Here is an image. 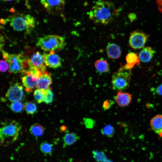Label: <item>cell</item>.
Returning a JSON list of instances; mask_svg holds the SVG:
<instances>
[{"label":"cell","instance_id":"cell-1","mask_svg":"<svg viewBox=\"0 0 162 162\" xmlns=\"http://www.w3.org/2000/svg\"><path fill=\"white\" fill-rule=\"evenodd\" d=\"M118 14L112 2L104 0L97 1L88 12L89 18L96 24L106 25L112 22Z\"/></svg>","mask_w":162,"mask_h":162},{"label":"cell","instance_id":"cell-2","mask_svg":"<svg viewBox=\"0 0 162 162\" xmlns=\"http://www.w3.org/2000/svg\"><path fill=\"white\" fill-rule=\"evenodd\" d=\"M2 126L0 129L1 145L7 146L16 140L22 127L14 120L3 122Z\"/></svg>","mask_w":162,"mask_h":162},{"label":"cell","instance_id":"cell-3","mask_svg":"<svg viewBox=\"0 0 162 162\" xmlns=\"http://www.w3.org/2000/svg\"><path fill=\"white\" fill-rule=\"evenodd\" d=\"M10 25L15 31L25 32L29 33L35 25V20L30 14L17 13L11 16L7 19Z\"/></svg>","mask_w":162,"mask_h":162},{"label":"cell","instance_id":"cell-4","mask_svg":"<svg viewBox=\"0 0 162 162\" xmlns=\"http://www.w3.org/2000/svg\"><path fill=\"white\" fill-rule=\"evenodd\" d=\"M36 45L46 52H55L62 50L64 47V38L54 35H48L38 39Z\"/></svg>","mask_w":162,"mask_h":162},{"label":"cell","instance_id":"cell-5","mask_svg":"<svg viewBox=\"0 0 162 162\" xmlns=\"http://www.w3.org/2000/svg\"><path fill=\"white\" fill-rule=\"evenodd\" d=\"M131 75V70L126 68L124 66L121 67L112 75V88L118 92L127 89L129 86Z\"/></svg>","mask_w":162,"mask_h":162},{"label":"cell","instance_id":"cell-6","mask_svg":"<svg viewBox=\"0 0 162 162\" xmlns=\"http://www.w3.org/2000/svg\"><path fill=\"white\" fill-rule=\"evenodd\" d=\"M3 57L9 65V72L10 74H17L22 72L25 67V62L18 54H9L1 50Z\"/></svg>","mask_w":162,"mask_h":162},{"label":"cell","instance_id":"cell-7","mask_svg":"<svg viewBox=\"0 0 162 162\" xmlns=\"http://www.w3.org/2000/svg\"><path fill=\"white\" fill-rule=\"evenodd\" d=\"M148 38L147 34L143 32L136 30L130 34L129 44L133 49L136 50L144 47Z\"/></svg>","mask_w":162,"mask_h":162},{"label":"cell","instance_id":"cell-8","mask_svg":"<svg viewBox=\"0 0 162 162\" xmlns=\"http://www.w3.org/2000/svg\"><path fill=\"white\" fill-rule=\"evenodd\" d=\"M40 2L47 12L55 14H61L65 5L64 0H40Z\"/></svg>","mask_w":162,"mask_h":162},{"label":"cell","instance_id":"cell-9","mask_svg":"<svg viewBox=\"0 0 162 162\" xmlns=\"http://www.w3.org/2000/svg\"><path fill=\"white\" fill-rule=\"evenodd\" d=\"M6 96L12 102L20 101L24 96L22 86L19 83L14 84L8 89Z\"/></svg>","mask_w":162,"mask_h":162},{"label":"cell","instance_id":"cell-10","mask_svg":"<svg viewBox=\"0 0 162 162\" xmlns=\"http://www.w3.org/2000/svg\"><path fill=\"white\" fill-rule=\"evenodd\" d=\"M27 62L29 68L38 70L42 72L45 71L46 65L44 63L42 55L39 52L34 53Z\"/></svg>","mask_w":162,"mask_h":162},{"label":"cell","instance_id":"cell-11","mask_svg":"<svg viewBox=\"0 0 162 162\" xmlns=\"http://www.w3.org/2000/svg\"><path fill=\"white\" fill-rule=\"evenodd\" d=\"M24 75L22 77V81L26 91L28 93L31 92L32 89L37 87L38 78L31 74L28 70H23L22 71Z\"/></svg>","mask_w":162,"mask_h":162},{"label":"cell","instance_id":"cell-12","mask_svg":"<svg viewBox=\"0 0 162 162\" xmlns=\"http://www.w3.org/2000/svg\"><path fill=\"white\" fill-rule=\"evenodd\" d=\"M55 52H44L43 56L44 63L46 66L50 68L56 69L61 66V59L60 57Z\"/></svg>","mask_w":162,"mask_h":162},{"label":"cell","instance_id":"cell-13","mask_svg":"<svg viewBox=\"0 0 162 162\" xmlns=\"http://www.w3.org/2000/svg\"><path fill=\"white\" fill-rule=\"evenodd\" d=\"M114 99L120 107H124L128 105L132 100L131 94L128 92L119 91L114 97Z\"/></svg>","mask_w":162,"mask_h":162},{"label":"cell","instance_id":"cell-14","mask_svg":"<svg viewBox=\"0 0 162 162\" xmlns=\"http://www.w3.org/2000/svg\"><path fill=\"white\" fill-rule=\"evenodd\" d=\"M52 83V80L50 74L45 71L38 79L36 87L38 89L45 90L49 88Z\"/></svg>","mask_w":162,"mask_h":162},{"label":"cell","instance_id":"cell-15","mask_svg":"<svg viewBox=\"0 0 162 162\" xmlns=\"http://www.w3.org/2000/svg\"><path fill=\"white\" fill-rule=\"evenodd\" d=\"M106 51L108 57L111 59H118L120 57L122 54L120 47L113 43L108 44L106 47Z\"/></svg>","mask_w":162,"mask_h":162},{"label":"cell","instance_id":"cell-16","mask_svg":"<svg viewBox=\"0 0 162 162\" xmlns=\"http://www.w3.org/2000/svg\"><path fill=\"white\" fill-rule=\"evenodd\" d=\"M126 63L124 66L127 69L131 70L136 65L139 66L140 60L137 54L133 52H130L125 57Z\"/></svg>","mask_w":162,"mask_h":162},{"label":"cell","instance_id":"cell-17","mask_svg":"<svg viewBox=\"0 0 162 162\" xmlns=\"http://www.w3.org/2000/svg\"><path fill=\"white\" fill-rule=\"evenodd\" d=\"M155 53V51L149 46L142 48L139 53V56L140 60L143 62H149Z\"/></svg>","mask_w":162,"mask_h":162},{"label":"cell","instance_id":"cell-18","mask_svg":"<svg viewBox=\"0 0 162 162\" xmlns=\"http://www.w3.org/2000/svg\"><path fill=\"white\" fill-rule=\"evenodd\" d=\"M150 126L152 129L158 134L162 131V115L158 114L151 120Z\"/></svg>","mask_w":162,"mask_h":162},{"label":"cell","instance_id":"cell-19","mask_svg":"<svg viewBox=\"0 0 162 162\" xmlns=\"http://www.w3.org/2000/svg\"><path fill=\"white\" fill-rule=\"evenodd\" d=\"M64 143L63 148L73 144L79 140L80 136L74 132H67L63 138Z\"/></svg>","mask_w":162,"mask_h":162},{"label":"cell","instance_id":"cell-20","mask_svg":"<svg viewBox=\"0 0 162 162\" xmlns=\"http://www.w3.org/2000/svg\"><path fill=\"white\" fill-rule=\"evenodd\" d=\"M94 65L96 70L100 73L107 72L110 69L109 63L106 60L103 58L97 60L95 62Z\"/></svg>","mask_w":162,"mask_h":162},{"label":"cell","instance_id":"cell-21","mask_svg":"<svg viewBox=\"0 0 162 162\" xmlns=\"http://www.w3.org/2000/svg\"><path fill=\"white\" fill-rule=\"evenodd\" d=\"M29 131L34 136L39 137L43 134L44 130L43 127L40 124L35 123L31 126Z\"/></svg>","mask_w":162,"mask_h":162},{"label":"cell","instance_id":"cell-22","mask_svg":"<svg viewBox=\"0 0 162 162\" xmlns=\"http://www.w3.org/2000/svg\"><path fill=\"white\" fill-rule=\"evenodd\" d=\"M53 145L47 141L42 142L40 145V149L41 152L45 155L51 156L53 152Z\"/></svg>","mask_w":162,"mask_h":162},{"label":"cell","instance_id":"cell-23","mask_svg":"<svg viewBox=\"0 0 162 162\" xmlns=\"http://www.w3.org/2000/svg\"><path fill=\"white\" fill-rule=\"evenodd\" d=\"M101 133L103 135L110 138L114 136L115 133V130L112 125L107 124L101 129Z\"/></svg>","mask_w":162,"mask_h":162},{"label":"cell","instance_id":"cell-24","mask_svg":"<svg viewBox=\"0 0 162 162\" xmlns=\"http://www.w3.org/2000/svg\"><path fill=\"white\" fill-rule=\"evenodd\" d=\"M24 109L28 114H33L37 112V108L36 104L31 101H27L24 104Z\"/></svg>","mask_w":162,"mask_h":162},{"label":"cell","instance_id":"cell-25","mask_svg":"<svg viewBox=\"0 0 162 162\" xmlns=\"http://www.w3.org/2000/svg\"><path fill=\"white\" fill-rule=\"evenodd\" d=\"M11 110L15 113L21 112L24 109V105L20 101L12 102L10 105Z\"/></svg>","mask_w":162,"mask_h":162},{"label":"cell","instance_id":"cell-26","mask_svg":"<svg viewBox=\"0 0 162 162\" xmlns=\"http://www.w3.org/2000/svg\"><path fill=\"white\" fill-rule=\"evenodd\" d=\"M34 98L39 104L44 102L45 96V90L39 89L34 90Z\"/></svg>","mask_w":162,"mask_h":162},{"label":"cell","instance_id":"cell-27","mask_svg":"<svg viewBox=\"0 0 162 162\" xmlns=\"http://www.w3.org/2000/svg\"><path fill=\"white\" fill-rule=\"evenodd\" d=\"M92 153L94 158L97 161L101 162L107 161L106 156L103 152L95 150L93 151Z\"/></svg>","mask_w":162,"mask_h":162},{"label":"cell","instance_id":"cell-28","mask_svg":"<svg viewBox=\"0 0 162 162\" xmlns=\"http://www.w3.org/2000/svg\"><path fill=\"white\" fill-rule=\"evenodd\" d=\"M53 94L50 88L45 90V96L44 102L48 104L51 103L53 100Z\"/></svg>","mask_w":162,"mask_h":162},{"label":"cell","instance_id":"cell-29","mask_svg":"<svg viewBox=\"0 0 162 162\" xmlns=\"http://www.w3.org/2000/svg\"><path fill=\"white\" fill-rule=\"evenodd\" d=\"M83 122L85 127L87 129L93 128L95 124V122L94 119L89 118H84Z\"/></svg>","mask_w":162,"mask_h":162},{"label":"cell","instance_id":"cell-30","mask_svg":"<svg viewBox=\"0 0 162 162\" xmlns=\"http://www.w3.org/2000/svg\"><path fill=\"white\" fill-rule=\"evenodd\" d=\"M114 103V100H112L107 99L104 101L103 103L102 107L104 110L109 109Z\"/></svg>","mask_w":162,"mask_h":162},{"label":"cell","instance_id":"cell-31","mask_svg":"<svg viewBox=\"0 0 162 162\" xmlns=\"http://www.w3.org/2000/svg\"><path fill=\"white\" fill-rule=\"evenodd\" d=\"M9 68V65L5 60H1L0 61V70L1 72H5Z\"/></svg>","mask_w":162,"mask_h":162},{"label":"cell","instance_id":"cell-32","mask_svg":"<svg viewBox=\"0 0 162 162\" xmlns=\"http://www.w3.org/2000/svg\"><path fill=\"white\" fill-rule=\"evenodd\" d=\"M155 91L156 94L162 96V84L159 85L155 89Z\"/></svg>","mask_w":162,"mask_h":162},{"label":"cell","instance_id":"cell-33","mask_svg":"<svg viewBox=\"0 0 162 162\" xmlns=\"http://www.w3.org/2000/svg\"><path fill=\"white\" fill-rule=\"evenodd\" d=\"M159 11L162 14V0H155Z\"/></svg>","mask_w":162,"mask_h":162},{"label":"cell","instance_id":"cell-34","mask_svg":"<svg viewBox=\"0 0 162 162\" xmlns=\"http://www.w3.org/2000/svg\"><path fill=\"white\" fill-rule=\"evenodd\" d=\"M67 129V128L65 126H62L61 127V130H62V131H64L66 130Z\"/></svg>","mask_w":162,"mask_h":162},{"label":"cell","instance_id":"cell-35","mask_svg":"<svg viewBox=\"0 0 162 162\" xmlns=\"http://www.w3.org/2000/svg\"><path fill=\"white\" fill-rule=\"evenodd\" d=\"M160 137H162V131L158 134Z\"/></svg>","mask_w":162,"mask_h":162},{"label":"cell","instance_id":"cell-36","mask_svg":"<svg viewBox=\"0 0 162 162\" xmlns=\"http://www.w3.org/2000/svg\"><path fill=\"white\" fill-rule=\"evenodd\" d=\"M5 0L7 1H14L15 0L17 1L18 0Z\"/></svg>","mask_w":162,"mask_h":162}]
</instances>
